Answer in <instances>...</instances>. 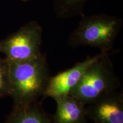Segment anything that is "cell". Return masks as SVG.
<instances>
[{"label":"cell","instance_id":"4","mask_svg":"<svg viewBox=\"0 0 123 123\" xmlns=\"http://www.w3.org/2000/svg\"><path fill=\"white\" fill-rule=\"evenodd\" d=\"M42 27L37 21H30L6 38L0 41V53L8 61L20 62L42 54Z\"/></svg>","mask_w":123,"mask_h":123},{"label":"cell","instance_id":"7","mask_svg":"<svg viewBox=\"0 0 123 123\" xmlns=\"http://www.w3.org/2000/svg\"><path fill=\"white\" fill-rule=\"evenodd\" d=\"M54 123H87L86 105L71 95L58 97Z\"/></svg>","mask_w":123,"mask_h":123},{"label":"cell","instance_id":"11","mask_svg":"<svg viewBox=\"0 0 123 123\" xmlns=\"http://www.w3.org/2000/svg\"><path fill=\"white\" fill-rule=\"evenodd\" d=\"M21 1H24V2H27V1H30V0H21Z\"/></svg>","mask_w":123,"mask_h":123},{"label":"cell","instance_id":"9","mask_svg":"<svg viewBox=\"0 0 123 123\" xmlns=\"http://www.w3.org/2000/svg\"><path fill=\"white\" fill-rule=\"evenodd\" d=\"M88 0H54V10L56 17L67 19L84 16V7Z\"/></svg>","mask_w":123,"mask_h":123},{"label":"cell","instance_id":"1","mask_svg":"<svg viewBox=\"0 0 123 123\" xmlns=\"http://www.w3.org/2000/svg\"><path fill=\"white\" fill-rule=\"evenodd\" d=\"M9 96L13 107H22L43 96L51 77L46 55L20 62L8 61Z\"/></svg>","mask_w":123,"mask_h":123},{"label":"cell","instance_id":"3","mask_svg":"<svg viewBox=\"0 0 123 123\" xmlns=\"http://www.w3.org/2000/svg\"><path fill=\"white\" fill-rule=\"evenodd\" d=\"M105 53L87 69L70 95L85 105L119 90L120 83L110 59Z\"/></svg>","mask_w":123,"mask_h":123},{"label":"cell","instance_id":"2","mask_svg":"<svg viewBox=\"0 0 123 123\" xmlns=\"http://www.w3.org/2000/svg\"><path fill=\"white\" fill-rule=\"evenodd\" d=\"M122 25V19L115 15H84L70 35L68 44L74 47L80 46L96 47L101 53H110Z\"/></svg>","mask_w":123,"mask_h":123},{"label":"cell","instance_id":"5","mask_svg":"<svg viewBox=\"0 0 123 123\" xmlns=\"http://www.w3.org/2000/svg\"><path fill=\"white\" fill-rule=\"evenodd\" d=\"M104 54L101 52L93 56H87V59L77 63L71 68L51 76L43 97H50L55 99L58 97L70 95L87 69Z\"/></svg>","mask_w":123,"mask_h":123},{"label":"cell","instance_id":"8","mask_svg":"<svg viewBox=\"0 0 123 123\" xmlns=\"http://www.w3.org/2000/svg\"><path fill=\"white\" fill-rule=\"evenodd\" d=\"M7 123H54L53 116L37 101L22 107H13Z\"/></svg>","mask_w":123,"mask_h":123},{"label":"cell","instance_id":"10","mask_svg":"<svg viewBox=\"0 0 123 123\" xmlns=\"http://www.w3.org/2000/svg\"><path fill=\"white\" fill-rule=\"evenodd\" d=\"M9 96L8 62L0 58V99Z\"/></svg>","mask_w":123,"mask_h":123},{"label":"cell","instance_id":"6","mask_svg":"<svg viewBox=\"0 0 123 123\" xmlns=\"http://www.w3.org/2000/svg\"><path fill=\"white\" fill-rule=\"evenodd\" d=\"M87 105V118L95 123H123L122 91H116Z\"/></svg>","mask_w":123,"mask_h":123}]
</instances>
